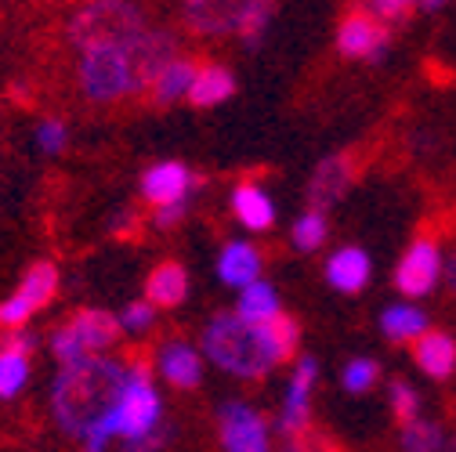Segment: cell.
<instances>
[{
    "instance_id": "11",
    "label": "cell",
    "mask_w": 456,
    "mask_h": 452,
    "mask_svg": "<svg viewBox=\"0 0 456 452\" xmlns=\"http://www.w3.org/2000/svg\"><path fill=\"white\" fill-rule=\"evenodd\" d=\"M442 268H445V261L438 254V243L435 239H417L395 268V287L410 301L428 297L442 282Z\"/></svg>"
},
{
    "instance_id": "32",
    "label": "cell",
    "mask_w": 456,
    "mask_h": 452,
    "mask_svg": "<svg viewBox=\"0 0 456 452\" xmlns=\"http://www.w3.org/2000/svg\"><path fill=\"white\" fill-rule=\"evenodd\" d=\"M152 322H156V304L152 301H131L127 308H124V315H120V326H124V333H145V329H152Z\"/></svg>"
},
{
    "instance_id": "16",
    "label": "cell",
    "mask_w": 456,
    "mask_h": 452,
    "mask_svg": "<svg viewBox=\"0 0 456 452\" xmlns=\"http://www.w3.org/2000/svg\"><path fill=\"white\" fill-rule=\"evenodd\" d=\"M156 369L167 383L189 391V387H200L203 380V355L185 341H167L156 355Z\"/></svg>"
},
{
    "instance_id": "36",
    "label": "cell",
    "mask_w": 456,
    "mask_h": 452,
    "mask_svg": "<svg viewBox=\"0 0 456 452\" xmlns=\"http://www.w3.org/2000/svg\"><path fill=\"white\" fill-rule=\"evenodd\" d=\"M442 278L449 282V290L456 294V254H452V257L445 261V268H442Z\"/></svg>"
},
{
    "instance_id": "6",
    "label": "cell",
    "mask_w": 456,
    "mask_h": 452,
    "mask_svg": "<svg viewBox=\"0 0 456 452\" xmlns=\"http://www.w3.org/2000/svg\"><path fill=\"white\" fill-rule=\"evenodd\" d=\"M124 333L120 319L109 315V311H98V308H87L80 315H73L51 341V351L62 366L66 362H80V359H91V355H102L117 344V336Z\"/></svg>"
},
{
    "instance_id": "26",
    "label": "cell",
    "mask_w": 456,
    "mask_h": 452,
    "mask_svg": "<svg viewBox=\"0 0 456 452\" xmlns=\"http://www.w3.org/2000/svg\"><path fill=\"white\" fill-rule=\"evenodd\" d=\"M398 445H403V452H445V431L435 420L417 416V420L403 424Z\"/></svg>"
},
{
    "instance_id": "18",
    "label": "cell",
    "mask_w": 456,
    "mask_h": 452,
    "mask_svg": "<svg viewBox=\"0 0 456 452\" xmlns=\"http://www.w3.org/2000/svg\"><path fill=\"white\" fill-rule=\"evenodd\" d=\"M370 275H373V261L359 246H340L326 261V278H330V287L340 290V294H359L370 282Z\"/></svg>"
},
{
    "instance_id": "29",
    "label": "cell",
    "mask_w": 456,
    "mask_h": 452,
    "mask_svg": "<svg viewBox=\"0 0 456 452\" xmlns=\"http://www.w3.org/2000/svg\"><path fill=\"white\" fill-rule=\"evenodd\" d=\"M387 402H391V413H395L398 424H410V420L420 416V394H417V387L406 383V380H395V383L387 387Z\"/></svg>"
},
{
    "instance_id": "28",
    "label": "cell",
    "mask_w": 456,
    "mask_h": 452,
    "mask_svg": "<svg viewBox=\"0 0 456 452\" xmlns=\"http://www.w3.org/2000/svg\"><path fill=\"white\" fill-rule=\"evenodd\" d=\"M326 236H330V221H326V210H305L297 221H294V229H290V239H294V246L301 250V254H312V250H319L322 243H326Z\"/></svg>"
},
{
    "instance_id": "12",
    "label": "cell",
    "mask_w": 456,
    "mask_h": 452,
    "mask_svg": "<svg viewBox=\"0 0 456 452\" xmlns=\"http://www.w3.org/2000/svg\"><path fill=\"white\" fill-rule=\"evenodd\" d=\"M315 380H319V362L312 355H305L294 366V376L287 383V399H282V409H279L282 438L312 431V391H315Z\"/></svg>"
},
{
    "instance_id": "25",
    "label": "cell",
    "mask_w": 456,
    "mask_h": 452,
    "mask_svg": "<svg viewBox=\"0 0 456 452\" xmlns=\"http://www.w3.org/2000/svg\"><path fill=\"white\" fill-rule=\"evenodd\" d=\"M236 311L250 322H272L275 315H282V301L279 294L268 287L265 278H254L240 290V301H236Z\"/></svg>"
},
{
    "instance_id": "3",
    "label": "cell",
    "mask_w": 456,
    "mask_h": 452,
    "mask_svg": "<svg viewBox=\"0 0 456 452\" xmlns=\"http://www.w3.org/2000/svg\"><path fill=\"white\" fill-rule=\"evenodd\" d=\"M275 15V0H182V22L189 33L221 40L240 36L247 51H257Z\"/></svg>"
},
{
    "instance_id": "10",
    "label": "cell",
    "mask_w": 456,
    "mask_h": 452,
    "mask_svg": "<svg viewBox=\"0 0 456 452\" xmlns=\"http://www.w3.org/2000/svg\"><path fill=\"white\" fill-rule=\"evenodd\" d=\"M54 294H59V268L47 264V261L33 264V268L26 271V278H22V287H19L4 304H0V326L15 329V326L29 322Z\"/></svg>"
},
{
    "instance_id": "1",
    "label": "cell",
    "mask_w": 456,
    "mask_h": 452,
    "mask_svg": "<svg viewBox=\"0 0 456 452\" xmlns=\"http://www.w3.org/2000/svg\"><path fill=\"white\" fill-rule=\"evenodd\" d=\"M301 344V326L290 315L250 322L240 311L214 315L203 329V355L228 376L257 380L268 369L290 362Z\"/></svg>"
},
{
    "instance_id": "8",
    "label": "cell",
    "mask_w": 456,
    "mask_h": 452,
    "mask_svg": "<svg viewBox=\"0 0 456 452\" xmlns=\"http://www.w3.org/2000/svg\"><path fill=\"white\" fill-rule=\"evenodd\" d=\"M391 44V26L370 15L366 8L348 12L337 26V51L352 62H380Z\"/></svg>"
},
{
    "instance_id": "33",
    "label": "cell",
    "mask_w": 456,
    "mask_h": 452,
    "mask_svg": "<svg viewBox=\"0 0 456 452\" xmlns=\"http://www.w3.org/2000/svg\"><path fill=\"white\" fill-rule=\"evenodd\" d=\"M66 124L62 120H40V127H37V149L44 152V156H59L62 149H66Z\"/></svg>"
},
{
    "instance_id": "4",
    "label": "cell",
    "mask_w": 456,
    "mask_h": 452,
    "mask_svg": "<svg viewBox=\"0 0 456 452\" xmlns=\"http://www.w3.org/2000/svg\"><path fill=\"white\" fill-rule=\"evenodd\" d=\"M149 26V15L138 0H80L66 19V40L77 51L94 44H120Z\"/></svg>"
},
{
    "instance_id": "34",
    "label": "cell",
    "mask_w": 456,
    "mask_h": 452,
    "mask_svg": "<svg viewBox=\"0 0 456 452\" xmlns=\"http://www.w3.org/2000/svg\"><path fill=\"white\" fill-rule=\"evenodd\" d=\"M167 441H170V427L159 424L156 431H149V434H142V438H131V441H124V445H127V452H163Z\"/></svg>"
},
{
    "instance_id": "5",
    "label": "cell",
    "mask_w": 456,
    "mask_h": 452,
    "mask_svg": "<svg viewBox=\"0 0 456 452\" xmlns=\"http://www.w3.org/2000/svg\"><path fill=\"white\" fill-rule=\"evenodd\" d=\"M77 84H80V94L87 101H98V105H112L120 98L142 94L138 73H134V59H131V40L94 44V47L80 51Z\"/></svg>"
},
{
    "instance_id": "24",
    "label": "cell",
    "mask_w": 456,
    "mask_h": 452,
    "mask_svg": "<svg viewBox=\"0 0 456 452\" xmlns=\"http://www.w3.org/2000/svg\"><path fill=\"white\" fill-rule=\"evenodd\" d=\"M380 329L387 341H417L420 333H428V315L417 304H391L380 311Z\"/></svg>"
},
{
    "instance_id": "23",
    "label": "cell",
    "mask_w": 456,
    "mask_h": 452,
    "mask_svg": "<svg viewBox=\"0 0 456 452\" xmlns=\"http://www.w3.org/2000/svg\"><path fill=\"white\" fill-rule=\"evenodd\" d=\"M196 62L192 59H170L167 66H163V73L156 77V84L149 87V94H152V101L156 105H175V101H182V98H189V91H192V80H196Z\"/></svg>"
},
{
    "instance_id": "14",
    "label": "cell",
    "mask_w": 456,
    "mask_h": 452,
    "mask_svg": "<svg viewBox=\"0 0 456 452\" xmlns=\"http://www.w3.org/2000/svg\"><path fill=\"white\" fill-rule=\"evenodd\" d=\"M352 182H355V159L348 152H333L315 166L312 178H308V203L315 210H330L333 203L345 199Z\"/></svg>"
},
{
    "instance_id": "27",
    "label": "cell",
    "mask_w": 456,
    "mask_h": 452,
    "mask_svg": "<svg viewBox=\"0 0 456 452\" xmlns=\"http://www.w3.org/2000/svg\"><path fill=\"white\" fill-rule=\"evenodd\" d=\"M29 380V351L0 348V399H15Z\"/></svg>"
},
{
    "instance_id": "35",
    "label": "cell",
    "mask_w": 456,
    "mask_h": 452,
    "mask_svg": "<svg viewBox=\"0 0 456 452\" xmlns=\"http://www.w3.org/2000/svg\"><path fill=\"white\" fill-rule=\"evenodd\" d=\"M189 214V199H178V203H163L156 206V229H175L182 224V217Z\"/></svg>"
},
{
    "instance_id": "20",
    "label": "cell",
    "mask_w": 456,
    "mask_h": 452,
    "mask_svg": "<svg viewBox=\"0 0 456 452\" xmlns=\"http://www.w3.org/2000/svg\"><path fill=\"white\" fill-rule=\"evenodd\" d=\"M232 214L250 232H268L272 221H275V206H272L268 192L261 185H254V182H240L232 189Z\"/></svg>"
},
{
    "instance_id": "13",
    "label": "cell",
    "mask_w": 456,
    "mask_h": 452,
    "mask_svg": "<svg viewBox=\"0 0 456 452\" xmlns=\"http://www.w3.org/2000/svg\"><path fill=\"white\" fill-rule=\"evenodd\" d=\"M131 59H134V73H138V87L149 91L156 84V77L163 73V66L170 59H178V36L170 29H156L145 26L142 33L131 36Z\"/></svg>"
},
{
    "instance_id": "31",
    "label": "cell",
    "mask_w": 456,
    "mask_h": 452,
    "mask_svg": "<svg viewBox=\"0 0 456 452\" xmlns=\"http://www.w3.org/2000/svg\"><path fill=\"white\" fill-rule=\"evenodd\" d=\"M362 8L370 15H377L380 22L395 26V22H406L413 15V8H420V0H362Z\"/></svg>"
},
{
    "instance_id": "37",
    "label": "cell",
    "mask_w": 456,
    "mask_h": 452,
    "mask_svg": "<svg viewBox=\"0 0 456 452\" xmlns=\"http://www.w3.org/2000/svg\"><path fill=\"white\" fill-rule=\"evenodd\" d=\"M445 4H449V0H420V8H428V12H438Z\"/></svg>"
},
{
    "instance_id": "9",
    "label": "cell",
    "mask_w": 456,
    "mask_h": 452,
    "mask_svg": "<svg viewBox=\"0 0 456 452\" xmlns=\"http://www.w3.org/2000/svg\"><path fill=\"white\" fill-rule=\"evenodd\" d=\"M217 438L224 452H272L268 424L247 402H224L217 409Z\"/></svg>"
},
{
    "instance_id": "17",
    "label": "cell",
    "mask_w": 456,
    "mask_h": 452,
    "mask_svg": "<svg viewBox=\"0 0 456 452\" xmlns=\"http://www.w3.org/2000/svg\"><path fill=\"white\" fill-rule=\"evenodd\" d=\"M261 268H265V261H261V250H257L254 243H247V239H232V243H224V246H221V257H217V278L224 282V287L243 290L247 282L261 278Z\"/></svg>"
},
{
    "instance_id": "15",
    "label": "cell",
    "mask_w": 456,
    "mask_h": 452,
    "mask_svg": "<svg viewBox=\"0 0 456 452\" xmlns=\"http://www.w3.org/2000/svg\"><path fill=\"white\" fill-rule=\"evenodd\" d=\"M196 174L189 171L185 163H156L142 174V196L152 203V206H163V203H178V199H189L192 189H196Z\"/></svg>"
},
{
    "instance_id": "19",
    "label": "cell",
    "mask_w": 456,
    "mask_h": 452,
    "mask_svg": "<svg viewBox=\"0 0 456 452\" xmlns=\"http://www.w3.org/2000/svg\"><path fill=\"white\" fill-rule=\"evenodd\" d=\"M413 359L431 380H445L456 373V341L449 333L428 329L413 341Z\"/></svg>"
},
{
    "instance_id": "21",
    "label": "cell",
    "mask_w": 456,
    "mask_h": 452,
    "mask_svg": "<svg viewBox=\"0 0 456 452\" xmlns=\"http://www.w3.org/2000/svg\"><path fill=\"white\" fill-rule=\"evenodd\" d=\"M145 294L156 308H178L189 297V271L175 261H163L149 271L145 278Z\"/></svg>"
},
{
    "instance_id": "7",
    "label": "cell",
    "mask_w": 456,
    "mask_h": 452,
    "mask_svg": "<svg viewBox=\"0 0 456 452\" xmlns=\"http://www.w3.org/2000/svg\"><path fill=\"white\" fill-rule=\"evenodd\" d=\"M112 424H117V438L131 441L163 424V402L156 394V383L145 366L127 369V387L120 394V402L112 406Z\"/></svg>"
},
{
    "instance_id": "2",
    "label": "cell",
    "mask_w": 456,
    "mask_h": 452,
    "mask_svg": "<svg viewBox=\"0 0 456 452\" xmlns=\"http://www.w3.org/2000/svg\"><path fill=\"white\" fill-rule=\"evenodd\" d=\"M127 369L131 366L117 359H102V355L66 362L51 391V413L59 420V427L66 434L84 438L91 424H98L120 402V394L127 387Z\"/></svg>"
},
{
    "instance_id": "22",
    "label": "cell",
    "mask_w": 456,
    "mask_h": 452,
    "mask_svg": "<svg viewBox=\"0 0 456 452\" xmlns=\"http://www.w3.org/2000/svg\"><path fill=\"white\" fill-rule=\"evenodd\" d=\"M236 94V77L228 66H217V62H207L196 69V80H192V91H189V101L196 109H214L221 101H228Z\"/></svg>"
},
{
    "instance_id": "30",
    "label": "cell",
    "mask_w": 456,
    "mask_h": 452,
    "mask_svg": "<svg viewBox=\"0 0 456 452\" xmlns=\"http://www.w3.org/2000/svg\"><path fill=\"white\" fill-rule=\"evenodd\" d=\"M377 376H380V366L373 359H352L345 366V373H340V383H345V391H352V394H366L377 383Z\"/></svg>"
},
{
    "instance_id": "38",
    "label": "cell",
    "mask_w": 456,
    "mask_h": 452,
    "mask_svg": "<svg viewBox=\"0 0 456 452\" xmlns=\"http://www.w3.org/2000/svg\"><path fill=\"white\" fill-rule=\"evenodd\" d=\"M449 452H456V438H452V441H449Z\"/></svg>"
}]
</instances>
